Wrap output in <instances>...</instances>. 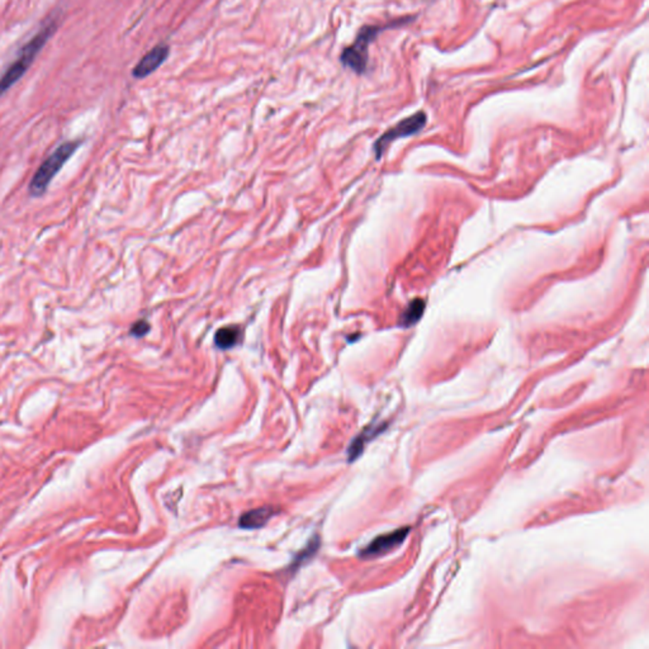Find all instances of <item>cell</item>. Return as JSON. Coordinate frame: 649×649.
<instances>
[{"instance_id": "cell-6", "label": "cell", "mask_w": 649, "mask_h": 649, "mask_svg": "<svg viewBox=\"0 0 649 649\" xmlns=\"http://www.w3.org/2000/svg\"><path fill=\"white\" fill-rule=\"evenodd\" d=\"M169 54H171V47L168 44H156L147 54H145L137 65L133 68V78L144 79L146 76L152 75L154 71H156L165 63V60L169 57Z\"/></svg>"}, {"instance_id": "cell-9", "label": "cell", "mask_w": 649, "mask_h": 649, "mask_svg": "<svg viewBox=\"0 0 649 649\" xmlns=\"http://www.w3.org/2000/svg\"><path fill=\"white\" fill-rule=\"evenodd\" d=\"M424 307H425L424 301H421V299H415V301L411 303L410 306L407 307V309L404 311V315L401 317V323H402L404 326H411V325H414L415 322L419 321V319L423 315Z\"/></svg>"}, {"instance_id": "cell-10", "label": "cell", "mask_w": 649, "mask_h": 649, "mask_svg": "<svg viewBox=\"0 0 649 649\" xmlns=\"http://www.w3.org/2000/svg\"><path fill=\"white\" fill-rule=\"evenodd\" d=\"M150 330V325L149 322L145 321V320H140V321L135 322L131 328V335H133L135 338H142L145 336Z\"/></svg>"}, {"instance_id": "cell-7", "label": "cell", "mask_w": 649, "mask_h": 649, "mask_svg": "<svg viewBox=\"0 0 649 649\" xmlns=\"http://www.w3.org/2000/svg\"><path fill=\"white\" fill-rule=\"evenodd\" d=\"M276 510L273 507H260L255 510L249 511L244 514L240 519V526L244 529H256L269 521Z\"/></svg>"}, {"instance_id": "cell-5", "label": "cell", "mask_w": 649, "mask_h": 649, "mask_svg": "<svg viewBox=\"0 0 649 649\" xmlns=\"http://www.w3.org/2000/svg\"><path fill=\"white\" fill-rule=\"evenodd\" d=\"M409 533H410V528L406 526L402 529L395 530L392 533L377 536L369 545H366V548L361 550L360 555L363 558H374V557L385 555L404 542L406 536H409Z\"/></svg>"}, {"instance_id": "cell-4", "label": "cell", "mask_w": 649, "mask_h": 649, "mask_svg": "<svg viewBox=\"0 0 649 649\" xmlns=\"http://www.w3.org/2000/svg\"><path fill=\"white\" fill-rule=\"evenodd\" d=\"M426 120H428L426 114L424 112H417L404 120H400L396 126L392 127L387 132L383 133L379 137L378 141L374 144V152L377 154V158L382 156L387 146L393 142L395 140L409 137L421 131L424 126L426 125Z\"/></svg>"}, {"instance_id": "cell-8", "label": "cell", "mask_w": 649, "mask_h": 649, "mask_svg": "<svg viewBox=\"0 0 649 649\" xmlns=\"http://www.w3.org/2000/svg\"><path fill=\"white\" fill-rule=\"evenodd\" d=\"M240 333L241 331L237 326H226V328H220L215 335L216 345L223 350L235 347L239 341Z\"/></svg>"}, {"instance_id": "cell-2", "label": "cell", "mask_w": 649, "mask_h": 649, "mask_svg": "<svg viewBox=\"0 0 649 649\" xmlns=\"http://www.w3.org/2000/svg\"><path fill=\"white\" fill-rule=\"evenodd\" d=\"M406 20L402 19L401 22H393L391 25H363L354 39L353 44H349L341 52L340 63L347 69L353 70L354 73L358 75L364 74L368 68V60H369V46L373 41L377 38L381 32L385 31L387 28H392L395 25H402Z\"/></svg>"}, {"instance_id": "cell-3", "label": "cell", "mask_w": 649, "mask_h": 649, "mask_svg": "<svg viewBox=\"0 0 649 649\" xmlns=\"http://www.w3.org/2000/svg\"><path fill=\"white\" fill-rule=\"evenodd\" d=\"M80 145H82L80 140L66 141L58 146L56 150L52 152L42 164L39 165L37 171L32 178L31 183L28 185V192L32 197L44 196L51 182L54 180V178L60 173L63 165L69 161L70 158L75 154Z\"/></svg>"}, {"instance_id": "cell-1", "label": "cell", "mask_w": 649, "mask_h": 649, "mask_svg": "<svg viewBox=\"0 0 649 649\" xmlns=\"http://www.w3.org/2000/svg\"><path fill=\"white\" fill-rule=\"evenodd\" d=\"M57 28V22L51 19L44 25L33 37L22 47L18 57L16 61L6 69V73L0 76V97L6 94L9 89L12 88L20 78H23L27 70L30 69L35 58L37 57L39 51L42 50L44 44L50 39L51 36L55 33Z\"/></svg>"}]
</instances>
